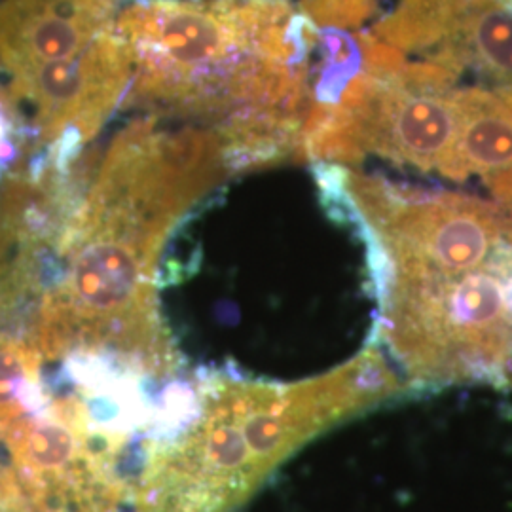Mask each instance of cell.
I'll use <instances>...</instances> for the list:
<instances>
[{"label": "cell", "mask_w": 512, "mask_h": 512, "mask_svg": "<svg viewBox=\"0 0 512 512\" xmlns=\"http://www.w3.org/2000/svg\"><path fill=\"white\" fill-rule=\"evenodd\" d=\"M147 114L95 164L25 336L76 382L145 385L179 357L160 319V255L184 217L232 175L219 135Z\"/></svg>", "instance_id": "cell-1"}, {"label": "cell", "mask_w": 512, "mask_h": 512, "mask_svg": "<svg viewBox=\"0 0 512 512\" xmlns=\"http://www.w3.org/2000/svg\"><path fill=\"white\" fill-rule=\"evenodd\" d=\"M122 105L213 129L232 173L302 162L321 29L291 0L131 2Z\"/></svg>", "instance_id": "cell-2"}, {"label": "cell", "mask_w": 512, "mask_h": 512, "mask_svg": "<svg viewBox=\"0 0 512 512\" xmlns=\"http://www.w3.org/2000/svg\"><path fill=\"white\" fill-rule=\"evenodd\" d=\"M408 391L376 349L308 382L203 378L167 399L133 512H236L304 442Z\"/></svg>", "instance_id": "cell-3"}, {"label": "cell", "mask_w": 512, "mask_h": 512, "mask_svg": "<svg viewBox=\"0 0 512 512\" xmlns=\"http://www.w3.org/2000/svg\"><path fill=\"white\" fill-rule=\"evenodd\" d=\"M406 57L512 99V0H401L372 31Z\"/></svg>", "instance_id": "cell-4"}, {"label": "cell", "mask_w": 512, "mask_h": 512, "mask_svg": "<svg viewBox=\"0 0 512 512\" xmlns=\"http://www.w3.org/2000/svg\"><path fill=\"white\" fill-rule=\"evenodd\" d=\"M122 0H0V67L8 90L78 59L116 27Z\"/></svg>", "instance_id": "cell-5"}, {"label": "cell", "mask_w": 512, "mask_h": 512, "mask_svg": "<svg viewBox=\"0 0 512 512\" xmlns=\"http://www.w3.org/2000/svg\"><path fill=\"white\" fill-rule=\"evenodd\" d=\"M42 355L25 334H0V431L48 399Z\"/></svg>", "instance_id": "cell-6"}, {"label": "cell", "mask_w": 512, "mask_h": 512, "mask_svg": "<svg viewBox=\"0 0 512 512\" xmlns=\"http://www.w3.org/2000/svg\"><path fill=\"white\" fill-rule=\"evenodd\" d=\"M298 8L319 29H357L372 16L376 0H298Z\"/></svg>", "instance_id": "cell-7"}, {"label": "cell", "mask_w": 512, "mask_h": 512, "mask_svg": "<svg viewBox=\"0 0 512 512\" xmlns=\"http://www.w3.org/2000/svg\"><path fill=\"white\" fill-rule=\"evenodd\" d=\"M0 512H33L25 503L8 463L0 459Z\"/></svg>", "instance_id": "cell-8"}]
</instances>
